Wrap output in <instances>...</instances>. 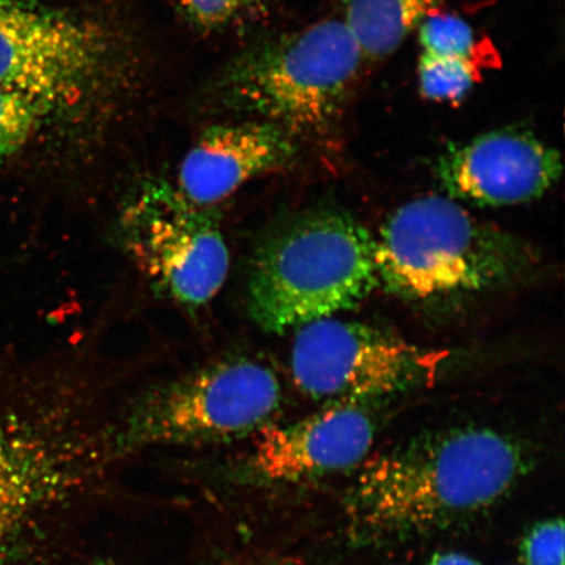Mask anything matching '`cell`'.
Listing matches in <instances>:
<instances>
[{"label": "cell", "mask_w": 565, "mask_h": 565, "mask_svg": "<svg viewBox=\"0 0 565 565\" xmlns=\"http://www.w3.org/2000/svg\"><path fill=\"white\" fill-rule=\"evenodd\" d=\"M525 469L520 444L497 429L443 430L365 463L350 513L370 534L440 527L497 503Z\"/></svg>", "instance_id": "6da1fadb"}, {"label": "cell", "mask_w": 565, "mask_h": 565, "mask_svg": "<svg viewBox=\"0 0 565 565\" xmlns=\"http://www.w3.org/2000/svg\"><path fill=\"white\" fill-rule=\"evenodd\" d=\"M379 287L376 242L350 212L324 206L288 218L254 254L247 310L286 334L356 308Z\"/></svg>", "instance_id": "7a4b0ae2"}, {"label": "cell", "mask_w": 565, "mask_h": 565, "mask_svg": "<svg viewBox=\"0 0 565 565\" xmlns=\"http://www.w3.org/2000/svg\"><path fill=\"white\" fill-rule=\"evenodd\" d=\"M376 242L379 287L406 301L462 298L518 281L539 254L448 195L416 198L386 218Z\"/></svg>", "instance_id": "3957f363"}, {"label": "cell", "mask_w": 565, "mask_h": 565, "mask_svg": "<svg viewBox=\"0 0 565 565\" xmlns=\"http://www.w3.org/2000/svg\"><path fill=\"white\" fill-rule=\"evenodd\" d=\"M366 63L341 18L260 42L231 63L215 83L225 108L273 122L296 138L335 130Z\"/></svg>", "instance_id": "277c9868"}, {"label": "cell", "mask_w": 565, "mask_h": 565, "mask_svg": "<svg viewBox=\"0 0 565 565\" xmlns=\"http://www.w3.org/2000/svg\"><path fill=\"white\" fill-rule=\"evenodd\" d=\"M277 374L264 363L231 356L148 392L126 423V444H204L238 439L277 413Z\"/></svg>", "instance_id": "5b68a950"}, {"label": "cell", "mask_w": 565, "mask_h": 565, "mask_svg": "<svg viewBox=\"0 0 565 565\" xmlns=\"http://www.w3.org/2000/svg\"><path fill=\"white\" fill-rule=\"evenodd\" d=\"M214 207L190 202L166 181L145 183L121 217L127 252L168 298L188 307L214 299L230 271V250Z\"/></svg>", "instance_id": "8992f818"}, {"label": "cell", "mask_w": 565, "mask_h": 565, "mask_svg": "<svg viewBox=\"0 0 565 565\" xmlns=\"http://www.w3.org/2000/svg\"><path fill=\"white\" fill-rule=\"evenodd\" d=\"M445 358L391 331L335 316L298 329L291 370L296 385L313 399L359 402L430 383Z\"/></svg>", "instance_id": "52a82bcc"}, {"label": "cell", "mask_w": 565, "mask_h": 565, "mask_svg": "<svg viewBox=\"0 0 565 565\" xmlns=\"http://www.w3.org/2000/svg\"><path fill=\"white\" fill-rule=\"evenodd\" d=\"M109 45L95 25L32 0H0V86L55 110L104 74Z\"/></svg>", "instance_id": "ba28073f"}, {"label": "cell", "mask_w": 565, "mask_h": 565, "mask_svg": "<svg viewBox=\"0 0 565 565\" xmlns=\"http://www.w3.org/2000/svg\"><path fill=\"white\" fill-rule=\"evenodd\" d=\"M0 371V564L67 489L65 449Z\"/></svg>", "instance_id": "9c48e42d"}, {"label": "cell", "mask_w": 565, "mask_h": 565, "mask_svg": "<svg viewBox=\"0 0 565 565\" xmlns=\"http://www.w3.org/2000/svg\"><path fill=\"white\" fill-rule=\"evenodd\" d=\"M562 172L559 151L519 127L451 145L435 164L445 195L479 207L539 200L555 186Z\"/></svg>", "instance_id": "30bf717a"}, {"label": "cell", "mask_w": 565, "mask_h": 565, "mask_svg": "<svg viewBox=\"0 0 565 565\" xmlns=\"http://www.w3.org/2000/svg\"><path fill=\"white\" fill-rule=\"evenodd\" d=\"M374 429L359 402H333L288 426L260 428L253 466L273 482H299L348 470L370 454Z\"/></svg>", "instance_id": "8fae6325"}, {"label": "cell", "mask_w": 565, "mask_h": 565, "mask_svg": "<svg viewBox=\"0 0 565 565\" xmlns=\"http://www.w3.org/2000/svg\"><path fill=\"white\" fill-rule=\"evenodd\" d=\"M299 147V138L264 119L211 126L183 158L177 189L214 207L246 182L291 166Z\"/></svg>", "instance_id": "7c38bea8"}, {"label": "cell", "mask_w": 565, "mask_h": 565, "mask_svg": "<svg viewBox=\"0 0 565 565\" xmlns=\"http://www.w3.org/2000/svg\"><path fill=\"white\" fill-rule=\"evenodd\" d=\"M447 0H344L349 25L366 62L391 56Z\"/></svg>", "instance_id": "4fadbf2b"}, {"label": "cell", "mask_w": 565, "mask_h": 565, "mask_svg": "<svg viewBox=\"0 0 565 565\" xmlns=\"http://www.w3.org/2000/svg\"><path fill=\"white\" fill-rule=\"evenodd\" d=\"M52 111L38 98L0 86V167L28 145Z\"/></svg>", "instance_id": "5bb4252c"}, {"label": "cell", "mask_w": 565, "mask_h": 565, "mask_svg": "<svg viewBox=\"0 0 565 565\" xmlns=\"http://www.w3.org/2000/svg\"><path fill=\"white\" fill-rule=\"evenodd\" d=\"M476 62L423 53L418 62L419 89L434 103L459 104L477 82Z\"/></svg>", "instance_id": "9a60e30c"}, {"label": "cell", "mask_w": 565, "mask_h": 565, "mask_svg": "<svg viewBox=\"0 0 565 565\" xmlns=\"http://www.w3.org/2000/svg\"><path fill=\"white\" fill-rule=\"evenodd\" d=\"M423 53L475 62V31L462 18L433 13L418 26Z\"/></svg>", "instance_id": "2e32d148"}, {"label": "cell", "mask_w": 565, "mask_h": 565, "mask_svg": "<svg viewBox=\"0 0 565 565\" xmlns=\"http://www.w3.org/2000/svg\"><path fill=\"white\" fill-rule=\"evenodd\" d=\"M196 30L214 32L263 12V0H172Z\"/></svg>", "instance_id": "e0dca14e"}, {"label": "cell", "mask_w": 565, "mask_h": 565, "mask_svg": "<svg viewBox=\"0 0 565 565\" xmlns=\"http://www.w3.org/2000/svg\"><path fill=\"white\" fill-rule=\"evenodd\" d=\"M564 547L563 521H543L530 530L522 542V562L525 565H564Z\"/></svg>", "instance_id": "ac0fdd59"}, {"label": "cell", "mask_w": 565, "mask_h": 565, "mask_svg": "<svg viewBox=\"0 0 565 565\" xmlns=\"http://www.w3.org/2000/svg\"><path fill=\"white\" fill-rule=\"evenodd\" d=\"M427 565H482L477 561L471 559V557L456 554V553H447L435 555L433 559Z\"/></svg>", "instance_id": "d6986e66"}, {"label": "cell", "mask_w": 565, "mask_h": 565, "mask_svg": "<svg viewBox=\"0 0 565 565\" xmlns=\"http://www.w3.org/2000/svg\"><path fill=\"white\" fill-rule=\"evenodd\" d=\"M94 565H117L116 563H110V562H100V563H96Z\"/></svg>", "instance_id": "ffe728a7"}]
</instances>
